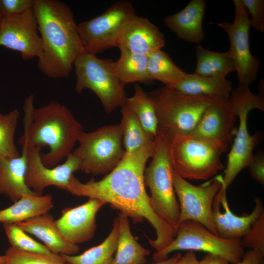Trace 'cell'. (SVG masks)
I'll use <instances>...</instances> for the list:
<instances>
[{"label":"cell","mask_w":264,"mask_h":264,"mask_svg":"<svg viewBox=\"0 0 264 264\" xmlns=\"http://www.w3.org/2000/svg\"><path fill=\"white\" fill-rule=\"evenodd\" d=\"M155 148V140L135 151L126 152L117 165L100 180L91 178L83 183L73 175L66 190L77 196L97 198L109 203L134 223L146 219L156 235L155 240L148 239L149 243L158 252L172 242L176 230L154 211L146 191L144 171Z\"/></svg>","instance_id":"6da1fadb"},{"label":"cell","mask_w":264,"mask_h":264,"mask_svg":"<svg viewBox=\"0 0 264 264\" xmlns=\"http://www.w3.org/2000/svg\"><path fill=\"white\" fill-rule=\"evenodd\" d=\"M43 44L38 67L55 79L69 76L85 51L70 7L58 0H34L33 7Z\"/></svg>","instance_id":"7a4b0ae2"},{"label":"cell","mask_w":264,"mask_h":264,"mask_svg":"<svg viewBox=\"0 0 264 264\" xmlns=\"http://www.w3.org/2000/svg\"><path fill=\"white\" fill-rule=\"evenodd\" d=\"M23 111L24 133L18 140L22 147H48L49 151L41 153L40 157L49 168L72 153L83 127L65 105L52 100L36 109L31 94L24 101Z\"/></svg>","instance_id":"3957f363"},{"label":"cell","mask_w":264,"mask_h":264,"mask_svg":"<svg viewBox=\"0 0 264 264\" xmlns=\"http://www.w3.org/2000/svg\"><path fill=\"white\" fill-rule=\"evenodd\" d=\"M148 94L155 108L158 132L170 142L176 136L192 133L206 109L217 101L185 94L166 86Z\"/></svg>","instance_id":"277c9868"},{"label":"cell","mask_w":264,"mask_h":264,"mask_svg":"<svg viewBox=\"0 0 264 264\" xmlns=\"http://www.w3.org/2000/svg\"><path fill=\"white\" fill-rule=\"evenodd\" d=\"M228 145L190 134L170 142L169 154L174 172L184 179L205 180L223 168L220 157Z\"/></svg>","instance_id":"5b68a950"},{"label":"cell","mask_w":264,"mask_h":264,"mask_svg":"<svg viewBox=\"0 0 264 264\" xmlns=\"http://www.w3.org/2000/svg\"><path fill=\"white\" fill-rule=\"evenodd\" d=\"M169 140L158 132L152 160L145 168V185L149 187L152 206L162 220L176 230L180 208L173 181L174 170L169 154Z\"/></svg>","instance_id":"8992f818"},{"label":"cell","mask_w":264,"mask_h":264,"mask_svg":"<svg viewBox=\"0 0 264 264\" xmlns=\"http://www.w3.org/2000/svg\"><path fill=\"white\" fill-rule=\"evenodd\" d=\"M228 101L239 118V125L222 176V184L226 189L239 173L248 167L253 155V151L258 143V135H251L248 132V114L253 109L264 110V98L253 93L248 86L239 84L232 89Z\"/></svg>","instance_id":"52a82bcc"},{"label":"cell","mask_w":264,"mask_h":264,"mask_svg":"<svg viewBox=\"0 0 264 264\" xmlns=\"http://www.w3.org/2000/svg\"><path fill=\"white\" fill-rule=\"evenodd\" d=\"M73 66L77 93H80L85 89H90L98 97L108 113L126 104L127 97L125 85L114 72L113 61L85 52L76 60Z\"/></svg>","instance_id":"ba28073f"},{"label":"cell","mask_w":264,"mask_h":264,"mask_svg":"<svg viewBox=\"0 0 264 264\" xmlns=\"http://www.w3.org/2000/svg\"><path fill=\"white\" fill-rule=\"evenodd\" d=\"M77 142L79 145L72 153L80 161V170L93 175L111 172L126 153L120 124L105 126L88 132L83 131Z\"/></svg>","instance_id":"9c48e42d"},{"label":"cell","mask_w":264,"mask_h":264,"mask_svg":"<svg viewBox=\"0 0 264 264\" xmlns=\"http://www.w3.org/2000/svg\"><path fill=\"white\" fill-rule=\"evenodd\" d=\"M241 239H226L215 235L199 222L187 220L180 223L174 240L163 249L154 253L155 262L165 260L177 250L202 251L220 256L236 264L242 259L244 248Z\"/></svg>","instance_id":"30bf717a"},{"label":"cell","mask_w":264,"mask_h":264,"mask_svg":"<svg viewBox=\"0 0 264 264\" xmlns=\"http://www.w3.org/2000/svg\"><path fill=\"white\" fill-rule=\"evenodd\" d=\"M135 14L130 2L119 1L114 3L100 15L77 24L85 51L96 55L117 46L125 26Z\"/></svg>","instance_id":"8fae6325"},{"label":"cell","mask_w":264,"mask_h":264,"mask_svg":"<svg viewBox=\"0 0 264 264\" xmlns=\"http://www.w3.org/2000/svg\"><path fill=\"white\" fill-rule=\"evenodd\" d=\"M222 181V176L218 175L200 185L196 186L174 171L173 185L180 208L179 224L187 220H194L218 235L213 219L212 205Z\"/></svg>","instance_id":"7c38bea8"},{"label":"cell","mask_w":264,"mask_h":264,"mask_svg":"<svg viewBox=\"0 0 264 264\" xmlns=\"http://www.w3.org/2000/svg\"><path fill=\"white\" fill-rule=\"evenodd\" d=\"M233 4V22H220L218 25L228 36V51L235 63L239 84L248 86L256 80L261 61L250 51L249 35L251 25L247 11L242 0H234Z\"/></svg>","instance_id":"4fadbf2b"},{"label":"cell","mask_w":264,"mask_h":264,"mask_svg":"<svg viewBox=\"0 0 264 264\" xmlns=\"http://www.w3.org/2000/svg\"><path fill=\"white\" fill-rule=\"evenodd\" d=\"M0 46L20 52L24 60L40 57L42 41L33 8L20 14L2 17Z\"/></svg>","instance_id":"5bb4252c"},{"label":"cell","mask_w":264,"mask_h":264,"mask_svg":"<svg viewBox=\"0 0 264 264\" xmlns=\"http://www.w3.org/2000/svg\"><path fill=\"white\" fill-rule=\"evenodd\" d=\"M24 148L27 158L25 184L37 194L43 195L44 190L51 186L66 190L73 173L80 170V161L72 153L63 163L49 168L41 160V147Z\"/></svg>","instance_id":"9a60e30c"},{"label":"cell","mask_w":264,"mask_h":264,"mask_svg":"<svg viewBox=\"0 0 264 264\" xmlns=\"http://www.w3.org/2000/svg\"><path fill=\"white\" fill-rule=\"evenodd\" d=\"M226 189L222 185L216 195L212 205V216L218 236L226 239H242L264 213L262 199L254 198L255 206L249 214L238 216L230 210Z\"/></svg>","instance_id":"2e32d148"},{"label":"cell","mask_w":264,"mask_h":264,"mask_svg":"<svg viewBox=\"0 0 264 264\" xmlns=\"http://www.w3.org/2000/svg\"><path fill=\"white\" fill-rule=\"evenodd\" d=\"M104 204L101 200L89 198L82 205L64 208L61 216L55 220L56 226L69 242L77 245L87 242L94 236L96 215Z\"/></svg>","instance_id":"e0dca14e"},{"label":"cell","mask_w":264,"mask_h":264,"mask_svg":"<svg viewBox=\"0 0 264 264\" xmlns=\"http://www.w3.org/2000/svg\"><path fill=\"white\" fill-rule=\"evenodd\" d=\"M237 116L228 100H217L205 110L190 134L228 145L236 135Z\"/></svg>","instance_id":"ac0fdd59"},{"label":"cell","mask_w":264,"mask_h":264,"mask_svg":"<svg viewBox=\"0 0 264 264\" xmlns=\"http://www.w3.org/2000/svg\"><path fill=\"white\" fill-rule=\"evenodd\" d=\"M165 44L164 36L159 28L148 19L135 14L125 26L117 47L148 56Z\"/></svg>","instance_id":"d6986e66"},{"label":"cell","mask_w":264,"mask_h":264,"mask_svg":"<svg viewBox=\"0 0 264 264\" xmlns=\"http://www.w3.org/2000/svg\"><path fill=\"white\" fill-rule=\"evenodd\" d=\"M206 1L192 0L181 11L165 18L166 26L179 39L199 43L204 38L203 20Z\"/></svg>","instance_id":"ffe728a7"},{"label":"cell","mask_w":264,"mask_h":264,"mask_svg":"<svg viewBox=\"0 0 264 264\" xmlns=\"http://www.w3.org/2000/svg\"><path fill=\"white\" fill-rule=\"evenodd\" d=\"M15 224L26 233L40 240L54 254L74 255L79 251L78 245L69 242L62 235L55 220L48 213Z\"/></svg>","instance_id":"44dd1931"},{"label":"cell","mask_w":264,"mask_h":264,"mask_svg":"<svg viewBox=\"0 0 264 264\" xmlns=\"http://www.w3.org/2000/svg\"><path fill=\"white\" fill-rule=\"evenodd\" d=\"M26 167V149L24 147H22V154L18 157L0 156V195H5L15 202L24 195H38L25 184Z\"/></svg>","instance_id":"7402d4cb"},{"label":"cell","mask_w":264,"mask_h":264,"mask_svg":"<svg viewBox=\"0 0 264 264\" xmlns=\"http://www.w3.org/2000/svg\"><path fill=\"white\" fill-rule=\"evenodd\" d=\"M173 88L187 95L228 100L232 90L231 82L226 78L203 77L187 73Z\"/></svg>","instance_id":"603a6c76"},{"label":"cell","mask_w":264,"mask_h":264,"mask_svg":"<svg viewBox=\"0 0 264 264\" xmlns=\"http://www.w3.org/2000/svg\"><path fill=\"white\" fill-rule=\"evenodd\" d=\"M53 206L51 195H25L12 205L0 210V223L24 221L48 213Z\"/></svg>","instance_id":"cb8c5ba5"},{"label":"cell","mask_w":264,"mask_h":264,"mask_svg":"<svg viewBox=\"0 0 264 264\" xmlns=\"http://www.w3.org/2000/svg\"><path fill=\"white\" fill-rule=\"evenodd\" d=\"M119 235L116 254L110 264H145L150 251L142 246L131 231L129 218L119 212Z\"/></svg>","instance_id":"d4e9b609"},{"label":"cell","mask_w":264,"mask_h":264,"mask_svg":"<svg viewBox=\"0 0 264 264\" xmlns=\"http://www.w3.org/2000/svg\"><path fill=\"white\" fill-rule=\"evenodd\" d=\"M118 48L120 56L116 61L113 62V69L124 85L135 82H153L148 71V56L135 54L123 47Z\"/></svg>","instance_id":"484cf974"},{"label":"cell","mask_w":264,"mask_h":264,"mask_svg":"<svg viewBox=\"0 0 264 264\" xmlns=\"http://www.w3.org/2000/svg\"><path fill=\"white\" fill-rule=\"evenodd\" d=\"M197 65L194 74L209 77L226 78L236 70L234 61L228 50L219 52L208 50L200 45L196 48Z\"/></svg>","instance_id":"4316f807"},{"label":"cell","mask_w":264,"mask_h":264,"mask_svg":"<svg viewBox=\"0 0 264 264\" xmlns=\"http://www.w3.org/2000/svg\"><path fill=\"white\" fill-rule=\"evenodd\" d=\"M119 222L116 217L113 220L110 233L101 244L80 255L61 256L69 264H110L117 248Z\"/></svg>","instance_id":"83f0119b"},{"label":"cell","mask_w":264,"mask_h":264,"mask_svg":"<svg viewBox=\"0 0 264 264\" xmlns=\"http://www.w3.org/2000/svg\"><path fill=\"white\" fill-rule=\"evenodd\" d=\"M148 71L151 80L170 87L181 81L187 73L177 66L165 51L159 49L148 55Z\"/></svg>","instance_id":"f1b7e54d"},{"label":"cell","mask_w":264,"mask_h":264,"mask_svg":"<svg viewBox=\"0 0 264 264\" xmlns=\"http://www.w3.org/2000/svg\"><path fill=\"white\" fill-rule=\"evenodd\" d=\"M121 112L120 125L125 152L135 151L155 140L154 136L144 129L136 116L126 104L121 108Z\"/></svg>","instance_id":"f546056e"},{"label":"cell","mask_w":264,"mask_h":264,"mask_svg":"<svg viewBox=\"0 0 264 264\" xmlns=\"http://www.w3.org/2000/svg\"><path fill=\"white\" fill-rule=\"evenodd\" d=\"M126 105L135 114L144 129L155 137L158 120L154 105L148 93L139 85H135L134 94L127 98Z\"/></svg>","instance_id":"4dcf8cb0"},{"label":"cell","mask_w":264,"mask_h":264,"mask_svg":"<svg viewBox=\"0 0 264 264\" xmlns=\"http://www.w3.org/2000/svg\"><path fill=\"white\" fill-rule=\"evenodd\" d=\"M20 111L14 109L7 114L0 113V156L12 158L20 153L14 141Z\"/></svg>","instance_id":"1f68e13d"},{"label":"cell","mask_w":264,"mask_h":264,"mask_svg":"<svg viewBox=\"0 0 264 264\" xmlns=\"http://www.w3.org/2000/svg\"><path fill=\"white\" fill-rule=\"evenodd\" d=\"M3 228L12 247L27 252L50 256L58 255L53 253L43 244L29 236L15 223L3 224Z\"/></svg>","instance_id":"d6a6232c"},{"label":"cell","mask_w":264,"mask_h":264,"mask_svg":"<svg viewBox=\"0 0 264 264\" xmlns=\"http://www.w3.org/2000/svg\"><path fill=\"white\" fill-rule=\"evenodd\" d=\"M5 255L11 264H69L60 255L50 256L27 252L12 246L7 249Z\"/></svg>","instance_id":"836d02e7"},{"label":"cell","mask_w":264,"mask_h":264,"mask_svg":"<svg viewBox=\"0 0 264 264\" xmlns=\"http://www.w3.org/2000/svg\"><path fill=\"white\" fill-rule=\"evenodd\" d=\"M242 246L264 255V213L241 240Z\"/></svg>","instance_id":"e575fe53"},{"label":"cell","mask_w":264,"mask_h":264,"mask_svg":"<svg viewBox=\"0 0 264 264\" xmlns=\"http://www.w3.org/2000/svg\"><path fill=\"white\" fill-rule=\"evenodd\" d=\"M248 15L250 25L256 30L264 32V0H242Z\"/></svg>","instance_id":"d590c367"},{"label":"cell","mask_w":264,"mask_h":264,"mask_svg":"<svg viewBox=\"0 0 264 264\" xmlns=\"http://www.w3.org/2000/svg\"><path fill=\"white\" fill-rule=\"evenodd\" d=\"M34 0H0V13L2 17L22 13L33 8Z\"/></svg>","instance_id":"8d00e7d4"},{"label":"cell","mask_w":264,"mask_h":264,"mask_svg":"<svg viewBox=\"0 0 264 264\" xmlns=\"http://www.w3.org/2000/svg\"><path fill=\"white\" fill-rule=\"evenodd\" d=\"M252 178L264 186V154L263 151L253 154L248 166Z\"/></svg>","instance_id":"74e56055"},{"label":"cell","mask_w":264,"mask_h":264,"mask_svg":"<svg viewBox=\"0 0 264 264\" xmlns=\"http://www.w3.org/2000/svg\"><path fill=\"white\" fill-rule=\"evenodd\" d=\"M236 264H264V255L250 249L244 252L241 260Z\"/></svg>","instance_id":"f35d334b"},{"label":"cell","mask_w":264,"mask_h":264,"mask_svg":"<svg viewBox=\"0 0 264 264\" xmlns=\"http://www.w3.org/2000/svg\"><path fill=\"white\" fill-rule=\"evenodd\" d=\"M225 259L211 253H207L203 258L199 261V264H229Z\"/></svg>","instance_id":"ab89813d"},{"label":"cell","mask_w":264,"mask_h":264,"mask_svg":"<svg viewBox=\"0 0 264 264\" xmlns=\"http://www.w3.org/2000/svg\"><path fill=\"white\" fill-rule=\"evenodd\" d=\"M176 264H199V261L195 251H188L181 256Z\"/></svg>","instance_id":"60d3db41"},{"label":"cell","mask_w":264,"mask_h":264,"mask_svg":"<svg viewBox=\"0 0 264 264\" xmlns=\"http://www.w3.org/2000/svg\"><path fill=\"white\" fill-rule=\"evenodd\" d=\"M182 254L180 253H177L174 255L170 258L158 262H155L153 264H176L179 259L181 257Z\"/></svg>","instance_id":"b9f144b4"},{"label":"cell","mask_w":264,"mask_h":264,"mask_svg":"<svg viewBox=\"0 0 264 264\" xmlns=\"http://www.w3.org/2000/svg\"><path fill=\"white\" fill-rule=\"evenodd\" d=\"M7 262L5 255L0 256V264H5Z\"/></svg>","instance_id":"7bdbcfd3"},{"label":"cell","mask_w":264,"mask_h":264,"mask_svg":"<svg viewBox=\"0 0 264 264\" xmlns=\"http://www.w3.org/2000/svg\"><path fill=\"white\" fill-rule=\"evenodd\" d=\"M2 18V17L0 13V22H1Z\"/></svg>","instance_id":"ee69618b"},{"label":"cell","mask_w":264,"mask_h":264,"mask_svg":"<svg viewBox=\"0 0 264 264\" xmlns=\"http://www.w3.org/2000/svg\"><path fill=\"white\" fill-rule=\"evenodd\" d=\"M5 264H11L8 262H7Z\"/></svg>","instance_id":"f6af8a7d"}]
</instances>
